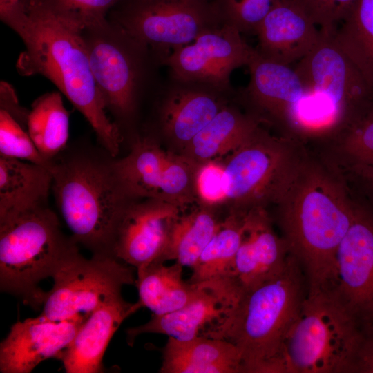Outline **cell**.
Listing matches in <instances>:
<instances>
[{"mask_svg":"<svg viewBox=\"0 0 373 373\" xmlns=\"http://www.w3.org/2000/svg\"><path fill=\"white\" fill-rule=\"evenodd\" d=\"M0 17L25 46L16 64L19 73L40 75L52 82L88 122L108 154L115 157L122 135L106 115L91 71L83 30L41 0H21L1 10Z\"/></svg>","mask_w":373,"mask_h":373,"instance_id":"obj_1","label":"cell"},{"mask_svg":"<svg viewBox=\"0 0 373 373\" xmlns=\"http://www.w3.org/2000/svg\"><path fill=\"white\" fill-rule=\"evenodd\" d=\"M274 204L283 238L305 273L307 291L332 289L336 254L356 207L343 183L324 164L301 154Z\"/></svg>","mask_w":373,"mask_h":373,"instance_id":"obj_2","label":"cell"},{"mask_svg":"<svg viewBox=\"0 0 373 373\" xmlns=\"http://www.w3.org/2000/svg\"><path fill=\"white\" fill-rule=\"evenodd\" d=\"M307 293L305 273L290 254L278 276L244 294L200 336L233 344L240 353L243 373H277L285 337Z\"/></svg>","mask_w":373,"mask_h":373,"instance_id":"obj_3","label":"cell"},{"mask_svg":"<svg viewBox=\"0 0 373 373\" xmlns=\"http://www.w3.org/2000/svg\"><path fill=\"white\" fill-rule=\"evenodd\" d=\"M113 162L77 153L55 158L51 169L52 189L72 238L93 254L112 256L118 220L132 200L122 189Z\"/></svg>","mask_w":373,"mask_h":373,"instance_id":"obj_4","label":"cell"},{"mask_svg":"<svg viewBox=\"0 0 373 373\" xmlns=\"http://www.w3.org/2000/svg\"><path fill=\"white\" fill-rule=\"evenodd\" d=\"M361 329L334 289L307 291L285 337L277 373H351Z\"/></svg>","mask_w":373,"mask_h":373,"instance_id":"obj_5","label":"cell"},{"mask_svg":"<svg viewBox=\"0 0 373 373\" xmlns=\"http://www.w3.org/2000/svg\"><path fill=\"white\" fill-rule=\"evenodd\" d=\"M77 243L66 238L56 214L47 204L0 219V288L20 297L35 309L46 292L41 280L52 277Z\"/></svg>","mask_w":373,"mask_h":373,"instance_id":"obj_6","label":"cell"},{"mask_svg":"<svg viewBox=\"0 0 373 373\" xmlns=\"http://www.w3.org/2000/svg\"><path fill=\"white\" fill-rule=\"evenodd\" d=\"M294 69L308 90L312 113L334 135L373 108V87L330 37L321 34L317 45Z\"/></svg>","mask_w":373,"mask_h":373,"instance_id":"obj_7","label":"cell"},{"mask_svg":"<svg viewBox=\"0 0 373 373\" xmlns=\"http://www.w3.org/2000/svg\"><path fill=\"white\" fill-rule=\"evenodd\" d=\"M109 17L159 64L222 24L213 0H120Z\"/></svg>","mask_w":373,"mask_h":373,"instance_id":"obj_8","label":"cell"},{"mask_svg":"<svg viewBox=\"0 0 373 373\" xmlns=\"http://www.w3.org/2000/svg\"><path fill=\"white\" fill-rule=\"evenodd\" d=\"M290 140L271 135L260 126L221 160L229 212L247 213L275 203L300 156Z\"/></svg>","mask_w":373,"mask_h":373,"instance_id":"obj_9","label":"cell"},{"mask_svg":"<svg viewBox=\"0 0 373 373\" xmlns=\"http://www.w3.org/2000/svg\"><path fill=\"white\" fill-rule=\"evenodd\" d=\"M41 316L64 321L94 310L120 297L126 285L135 284L129 266L109 255L93 254L90 259L76 251L52 276Z\"/></svg>","mask_w":373,"mask_h":373,"instance_id":"obj_10","label":"cell"},{"mask_svg":"<svg viewBox=\"0 0 373 373\" xmlns=\"http://www.w3.org/2000/svg\"><path fill=\"white\" fill-rule=\"evenodd\" d=\"M82 34L106 110L119 119L130 117L144 84L149 52L109 19L104 25L83 30Z\"/></svg>","mask_w":373,"mask_h":373,"instance_id":"obj_11","label":"cell"},{"mask_svg":"<svg viewBox=\"0 0 373 373\" xmlns=\"http://www.w3.org/2000/svg\"><path fill=\"white\" fill-rule=\"evenodd\" d=\"M255 48L236 28L222 23L175 48L161 62L175 82L207 86L221 92L230 87L232 72L247 66Z\"/></svg>","mask_w":373,"mask_h":373,"instance_id":"obj_12","label":"cell"},{"mask_svg":"<svg viewBox=\"0 0 373 373\" xmlns=\"http://www.w3.org/2000/svg\"><path fill=\"white\" fill-rule=\"evenodd\" d=\"M333 289L362 325L373 323V208L356 202L335 258Z\"/></svg>","mask_w":373,"mask_h":373,"instance_id":"obj_13","label":"cell"},{"mask_svg":"<svg viewBox=\"0 0 373 373\" xmlns=\"http://www.w3.org/2000/svg\"><path fill=\"white\" fill-rule=\"evenodd\" d=\"M184 209L164 200H131L118 220L111 255L137 269L161 262L171 226Z\"/></svg>","mask_w":373,"mask_h":373,"instance_id":"obj_14","label":"cell"},{"mask_svg":"<svg viewBox=\"0 0 373 373\" xmlns=\"http://www.w3.org/2000/svg\"><path fill=\"white\" fill-rule=\"evenodd\" d=\"M290 256L287 245L274 231L264 208L245 214L241 244L229 276L222 287L244 294L278 276Z\"/></svg>","mask_w":373,"mask_h":373,"instance_id":"obj_15","label":"cell"},{"mask_svg":"<svg viewBox=\"0 0 373 373\" xmlns=\"http://www.w3.org/2000/svg\"><path fill=\"white\" fill-rule=\"evenodd\" d=\"M88 316L52 321L39 315L17 322L0 345V372L30 373L44 360L58 359Z\"/></svg>","mask_w":373,"mask_h":373,"instance_id":"obj_16","label":"cell"},{"mask_svg":"<svg viewBox=\"0 0 373 373\" xmlns=\"http://www.w3.org/2000/svg\"><path fill=\"white\" fill-rule=\"evenodd\" d=\"M255 35L262 57L288 66L305 57L321 38L318 28L292 0H279Z\"/></svg>","mask_w":373,"mask_h":373,"instance_id":"obj_17","label":"cell"},{"mask_svg":"<svg viewBox=\"0 0 373 373\" xmlns=\"http://www.w3.org/2000/svg\"><path fill=\"white\" fill-rule=\"evenodd\" d=\"M247 66L250 80L246 94L269 119L289 130L307 89L294 68L254 52Z\"/></svg>","mask_w":373,"mask_h":373,"instance_id":"obj_18","label":"cell"},{"mask_svg":"<svg viewBox=\"0 0 373 373\" xmlns=\"http://www.w3.org/2000/svg\"><path fill=\"white\" fill-rule=\"evenodd\" d=\"M141 307L138 302L120 297L91 312L58 358L66 372H104L103 356L111 338L122 323Z\"/></svg>","mask_w":373,"mask_h":373,"instance_id":"obj_19","label":"cell"},{"mask_svg":"<svg viewBox=\"0 0 373 373\" xmlns=\"http://www.w3.org/2000/svg\"><path fill=\"white\" fill-rule=\"evenodd\" d=\"M221 93L204 85L175 82L161 107L164 134L182 149L226 105Z\"/></svg>","mask_w":373,"mask_h":373,"instance_id":"obj_20","label":"cell"},{"mask_svg":"<svg viewBox=\"0 0 373 373\" xmlns=\"http://www.w3.org/2000/svg\"><path fill=\"white\" fill-rule=\"evenodd\" d=\"M202 287L200 294L183 307L162 315L153 314L146 323L128 328V344L132 345L137 336L145 333L165 334L179 341L193 339L238 302L214 288Z\"/></svg>","mask_w":373,"mask_h":373,"instance_id":"obj_21","label":"cell"},{"mask_svg":"<svg viewBox=\"0 0 373 373\" xmlns=\"http://www.w3.org/2000/svg\"><path fill=\"white\" fill-rule=\"evenodd\" d=\"M160 372L243 373V368L238 349L228 341L202 336L189 341L169 337Z\"/></svg>","mask_w":373,"mask_h":373,"instance_id":"obj_22","label":"cell"},{"mask_svg":"<svg viewBox=\"0 0 373 373\" xmlns=\"http://www.w3.org/2000/svg\"><path fill=\"white\" fill-rule=\"evenodd\" d=\"M170 153L154 140L143 138L133 144L127 155L113 160L117 179L130 199L161 200Z\"/></svg>","mask_w":373,"mask_h":373,"instance_id":"obj_23","label":"cell"},{"mask_svg":"<svg viewBox=\"0 0 373 373\" xmlns=\"http://www.w3.org/2000/svg\"><path fill=\"white\" fill-rule=\"evenodd\" d=\"M52 184L48 169L0 155V219L46 205Z\"/></svg>","mask_w":373,"mask_h":373,"instance_id":"obj_24","label":"cell"},{"mask_svg":"<svg viewBox=\"0 0 373 373\" xmlns=\"http://www.w3.org/2000/svg\"><path fill=\"white\" fill-rule=\"evenodd\" d=\"M260 122L257 116L225 105L182 149V154L197 164L221 159L244 143Z\"/></svg>","mask_w":373,"mask_h":373,"instance_id":"obj_25","label":"cell"},{"mask_svg":"<svg viewBox=\"0 0 373 373\" xmlns=\"http://www.w3.org/2000/svg\"><path fill=\"white\" fill-rule=\"evenodd\" d=\"M182 267L175 262H153L137 269V302L153 314L162 315L179 309L194 300L202 287L182 278Z\"/></svg>","mask_w":373,"mask_h":373,"instance_id":"obj_26","label":"cell"},{"mask_svg":"<svg viewBox=\"0 0 373 373\" xmlns=\"http://www.w3.org/2000/svg\"><path fill=\"white\" fill-rule=\"evenodd\" d=\"M245 214L229 212L193 265L189 282L200 287L216 285L230 275L242 242Z\"/></svg>","mask_w":373,"mask_h":373,"instance_id":"obj_27","label":"cell"},{"mask_svg":"<svg viewBox=\"0 0 373 373\" xmlns=\"http://www.w3.org/2000/svg\"><path fill=\"white\" fill-rule=\"evenodd\" d=\"M182 209L175 219L161 262L175 260L192 268L217 230L218 220L213 207L197 202L189 211Z\"/></svg>","mask_w":373,"mask_h":373,"instance_id":"obj_28","label":"cell"},{"mask_svg":"<svg viewBox=\"0 0 373 373\" xmlns=\"http://www.w3.org/2000/svg\"><path fill=\"white\" fill-rule=\"evenodd\" d=\"M69 113L59 92L47 93L32 104L27 119L28 133L45 160L53 162L69 137Z\"/></svg>","mask_w":373,"mask_h":373,"instance_id":"obj_29","label":"cell"},{"mask_svg":"<svg viewBox=\"0 0 373 373\" xmlns=\"http://www.w3.org/2000/svg\"><path fill=\"white\" fill-rule=\"evenodd\" d=\"M330 37L373 87V0H356Z\"/></svg>","mask_w":373,"mask_h":373,"instance_id":"obj_30","label":"cell"},{"mask_svg":"<svg viewBox=\"0 0 373 373\" xmlns=\"http://www.w3.org/2000/svg\"><path fill=\"white\" fill-rule=\"evenodd\" d=\"M0 155L25 160L50 171L54 164L44 158L28 133L3 109L0 110Z\"/></svg>","mask_w":373,"mask_h":373,"instance_id":"obj_31","label":"cell"},{"mask_svg":"<svg viewBox=\"0 0 373 373\" xmlns=\"http://www.w3.org/2000/svg\"><path fill=\"white\" fill-rule=\"evenodd\" d=\"M279 0H213L222 23L240 33L255 35L258 25Z\"/></svg>","mask_w":373,"mask_h":373,"instance_id":"obj_32","label":"cell"},{"mask_svg":"<svg viewBox=\"0 0 373 373\" xmlns=\"http://www.w3.org/2000/svg\"><path fill=\"white\" fill-rule=\"evenodd\" d=\"M56 14L84 30L106 23L120 0H41Z\"/></svg>","mask_w":373,"mask_h":373,"instance_id":"obj_33","label":"cell"},{"mask_svg":"<svg viewBox=\"0 0 373 373\" xmlns=\"http://www.w3.org/2000/svg\"><path fill=\"white\" fill-rule=\"evenodd\" d=\"M338 137L349 164L373 166V108Z\"/></svg>","mask_w":373,"mask_h":373,"instance_id":"obj_34","label":"cell"},{"mask_svg":"<svg viewBox=\"0 0 373 373\" xmlns=\"http://www.w3.org/2000/svg\"><path fill=\"white\" fill-rule=\"evenodd\" d=\"M315 23L322 35L332 37L356 0H292Z\"/></svg>","mask_w":373,"mask_h":373,"instance_id":"obj_35","label":"cell"},{"mask_svg":"<svg viewBox=\"0 0 373 373\" xmlns=\"http://www.w3.org/2000/svg\"><path fill=\"white\" fill-rule=\"evenodd\" d=\"M198 202L216 208L226 202L224 169L220 160L198 164L195 174Z\"/></svg>","mask_w":373,"mask_h":373,"instance_id":"obj_36","label":"cell"},{"mask_svg":"<svg viewBox=\"0 0 373 373\" xmlns=\"http://www.w3.org/2000/svg\"><path fill=\"white\" fill-rule=\"evenodd\" d=\"M351 373H373V323L362 325Z\"/></svg>","mask_w":373,"mask_h":373,"instance_id":"obj_37","label":"cell"},{"mask_svg":"<svg viewBox=\"0 0 373 373\" xmlns=\"http://www.w3.org/2000/svg\"><path fill=\"white\" fill-rule=\"evenodd\" d=\"M0 90L1 109L9 113L21 126L27 124L29 112L19 105L12 88L8 84L1 82Z\"/></svg>","mask_w":373,"mask_h":373,"instance_id":"obj_38","label":"cell"},{"mask_svg":"<svg viewBox=\"0 0 373 373\" xmlns=\"http://www.w3.org/2000/svg\"><path fill=\"white\" fill-rule=\"evenodd\" d=\"M349 166L350 170L373 200V166L363 164H349Z\"/></svg>","mask_w":373,"mask_h":373,"instance_id":"obj_39","label":"cell"},{"mask_svg":"<svg viewBox=\"0 0 373 373\" xmlns=\"http://www.w3.org/2000/svg\"><path fill=\"white\" fill-rule=\"evenodd\" d=\"M21 0H0V10L9 8Z\"/></svg>","mask_w":373,"mask_h":373,"instance_id":"obj_40","label":"cell"}]
</instances>
